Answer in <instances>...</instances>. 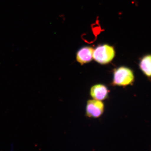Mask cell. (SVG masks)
I'll return each mask as SVG.
<instances>
[{"mask_svg": "<svg viewBox=\"0 0 151 151\" xmlns=\"http://www.w3.org/2000/svg\"><path fill=\"white\" fill-rule=\"evenodd\" d=\"M115 54L116 52L113 46L108 44L102 45L94 49L93 59L99 64L105 65L112 61Z\"/></svg>", "mask_w": 151, "mask_h": 151, "instance_id": "cell-1", "label": "cell"}, {"mask_svg": "<svg viewBox=\"0 0 151 151\" xmlns=\"http://www.w3.org/2000/svg\"><path fill=\"white\" fill-rule=\"evenodd\" d=\"M134 79L132 70L129 68L121 66L114 70L112 84L114 86H127L132 84Z\"/></svg>", "mask_w": 151, "mask_h": 151, "instance_id": "cell-2", "label": "cell"}, {"mask_svg": "<svg viewBox=\"0 0 151 151\" xmlns=\"http://www.w3.org/2000/svg\"><path fill=\"white\" fill-rule=\"evenodd\" d=\"M105 110V105L102 101L90 100L87 102L86 108V115L90 118H100L102 116Z\"/></svg>", "mask_w": 151, "mask_h": 151, "instance_id": "cell-3", "label": "cell"}, {"mask_svg": "<svg viewBox=\"0 0 151 151\" xmlns=\"http://www.w3.org/2000/svg\"><path fill=\"white\" fill-rule=\"evenodd\" d=\"M94 49L92 47L85 46L81 47L77 52L76 59L81 65L91 62L93 59Z\"/></svg>", "mask_w": 151, "mask_h": 151, "instance_id": "cell-4", "label": "cell"}, {"mask_svg": "<svg viewBox=\"0 0 151 151\" xmlns=\"http://www.w3.org/2000/svg\"><path fill=\"white\" fill-rule=\"evenodd\" d=\"M109 90L104 84H97L94 85L90 89V94L94 100L103 101L108 97Z\"/></svg>", "mask_w": 151, "mask_h": 151, "instance_id": "cell-5", "label": "cell"}, {"mask_svg": "<svg viewBox=\"0 0 151 151\" xmlns=\"http://www.w3.org/2000/svg\"><path fill=\"white\" fill-rule=\"evenodd\" d=\"M139 66L146 76L151 77V54L146 55L143 56L140 61Z\"/></svg>", "mask_w": 151, "mask_h": 151, "instance_id": "cell-6", "label": "cell"}]
</instances>
